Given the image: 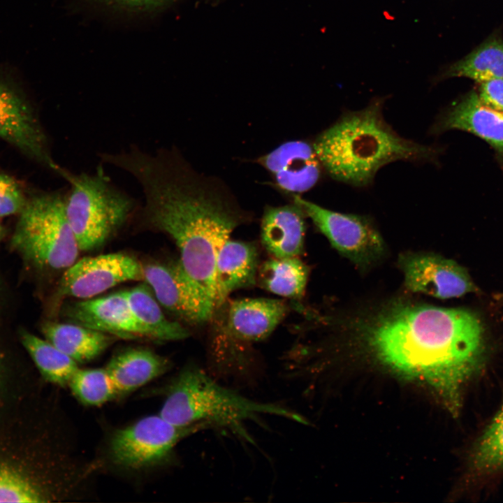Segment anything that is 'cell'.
I'll return each mask as SVG.
<instances>
[{
  "label": "cell",
  "mask_w": 503,
  "mask_h": 503,
  "mask_svg": "<svg viewBox=\"0 0 503 503\" xmlns=\"http://www.w3.org/2000/svg\"><path fill=\"white\" fill-rule=\"evenodd\" d=\"M286 313V304L277 299L245 298L230 304L225 330L233 343L223 378L244 380L251 377L238 353L237 344H246L267 338Z\"/></svg>",
  "instance_id": "cell-11"
},
{
  "label": "cell",
  "mask_w": 503,
  "mask_h": 503,
  "mask_svg": "<svg viewBox=\"0 0 503 503\" xmlns=\"http://www.w3.org/2000/svg\"><path fill=\"white\" fill-rule=\"evenodd\" d=\"M257 279L268 291L296 299L305 292L308 268L298 257L270 258L258 267Z\"/></svg>",
  "instance_id": "cell-22"
},
{
  "label": "cell",
  "mask_w": 503,
  "mask_h": 503,
  "mask_svg": "<svg viewBox=\"0 0 503 503\" xmlns=\"http://www.w3.org/2000/svg\"><path fill=\"white\" fill-rule=\"evenodd\" d=\"M382 363L422 380L457 414L465 384L481 368L484 330L465 309L398 302L382 309L361 328Z\"/></svg>",
  "instance_id": "cell-2"
},
{
  "label": "cell",
  "mask_w": 503,
  "mask_h": 503,
  "mask_svg": "<svg viewBox=\"0 0 503 503\" xmlns=\"http://www.w3.org/2000/svg\"><path fill=\"white\" fill-rule=\"evenodd\" d=\"M18 215L11 245L26 261L61 270L78 260L80 251L66 216L64 195L34 192Z\"/></svg>",
  "instance_id": "cell-5"
},
{
  "label": "cell",
  "mask_w": 503,
  "mask_h": 503,
  "mask_svg": "<svg viewBox=\"0 0 503 503\" xmlns=\"http://www.w3.org/2000/svg\"><path fill=\"white\" fill-rule=\"evenodd\" d=\"M144 282L159 304L181 320L199 324L216 310L214 300L186 271L179 260L143 265Z\"/></svg>",
  "instance_id": "cell-10"
},
{
  "label": "cell",
  "mask_w": 503,
  "mask_h": 503,
  "mask_svg": "<svg viewBox=\"0 0 503 503\" xmlns=\"http://www.w3.org/2000/svg\"><path fill=\"white\" fill-rule=\"evenodd\" d=\"M159 414L179 426L205 424L223 429L252 442L247 425L262 423L266 416L308 424L296 411L276 402L249 398L221 384L196 365L183 369L169 385Z\"/></svg>",
  "instance_id": "cell-4"
},
{
  "label": "cell",
  "mask_w": 503,
  "mask_h": 503,
  "mask_svg": "<svg viewBox=\"0 0 503 503\" xmlns=\"http://www.w3.org/2000/svg\"><path fill=\"white\" fill-rule=\"evenodd\" d=\"M66 181V213L80 251L96 249L124 225L135 202L112 183L101 166L92 173H71Z\"/></svg>",
  "instance_id": "cell-6"
},
{
  "label": "cell",
  "mask_w": 503,
  "mask_h": 503,
  "mask_svg": "<svg viewBox=\"0 0 503 503\" xmlns=\"http://www.w3.org/2000/svg\"><path fill=\"white\" fill-rule=\"evenodd\" d=\"M27 198L18 181L0 168V218L18 214Z\"/></svg>",
  "instance_id": "cell-27"
},
{
  "label": "cell",
  "mask_w": 503,
  "mask_h": 503,
  "mask_svg": "<svg viewBox=\"0 0 503 503\" xmlns=\"http://www.w3.org/2000/svg\"><path fill=\"white\" fill-rule=\"evenodd\" d=\"M263 164L283 189L302 193L318 182L321 163L313 146L293 140L283 143L263 158Z\"/></svg>",
  "instance_id": "cell-16"
},
{
  "label": "cell",
  "mask_w": 503,
  "mask_h": 503,
  "mask_svg": "<svg viewBox=\"0 0 503 503\" xmlns=\"http://www.w3.org/2000/svg\"><path fill=\"white\" fill-rule=\"evenodd\" d=\"M258 269V251L251 242L227 240L215 262V304L219 307L233 291L255 284Z\"/></svg>",
  "instance_id": "cell-17"
},
{
  "label": "cell",
  "mask_w": 503,
  "mask_h": 503,
  "mask_svg": "<svg viewBox=\"0 0 503 503\" xmlns=\"http://www.w3.org/2000/svg\"><path fill=\"white\" fill-rule=\"evenodd\" d=\"M2 232H3V228H2L1 224L0 223V240L1 239Z\"/></svg>",
  "instance_id": "cell-30"
},
{
  "label": "cell",
  "mask_w": 503,
  "mask_h": 503,
  "mask_svg": "<svg viewBox=\"0 0 503 503\" xmlns=\"http://www.w3.org/2000/svg\"><path fill=\"white\" fill-rule=\"evenodd\" d=\"M101 158L139 183L146 224L174 241L184 269L215 303L216 258L240 224L238 212L198 180L173 150L150 154L134 146L118 153H103Z\"/></svg>",
  "instance_id": "cell-1"
},
{
  "label": "cell",
  "mask_w": 503,
  "mask_h": 503,
  "mask_svg": "<svg viewBox=\"0 0 503 503\" xmlns=\"http://www.w3.org/2000/svg\"><path fill=\"white\" fill-rule=\"evenodd\" d=\"M445 77H466L479 82L503 78V41L493 36L488 38L451 66Z\"/></svg>",
  "instance_id": "cell-24"
},
{
  "label": "cell",
  "mask_w": 503,
  "mask_h": 503,
  "mask_svg": "<svg viewBox=\"0 0 503 503\" xmlns=\"http://www.w3.org/2000/svg\"><path fill=\"white\" fill-rule=\"evenodd\" d=\"M168 360L151 350L129 349L114 356L105 367L118 393L136 390L165 373Z\"/></svg>",
  "instance_id": "cell-19"
},
{
  "label": "cell",
  "mask_w": 503,
  "mask_h": 503,
  "mask_svg": "<svg viewBox=\"0 0 503 503\" xmlns=\"http://www.w3.org/2000/svg\"><path fill=\"white\" fill-rule=\"evenodd\" d=\"M68 385L74 395L87 405H101L118 394L105 368H78Z\"/></svg>",
  "instance_id": "cell-25"
},
{
  "label": "cell",
  "mask_w": 503,
  "mask_h": 503,
  "mask_svg": "<svg viewBox=\"0 0 503 503\" xmlns=\"http://www.w3.org/2000/svg\"><path fill=\"white\" fill-rule=\"evenodd\" d=\"M479 96L487 105L503 112V78L479 82Z\"/></svg>",
  "instance_id": "cell-28"
},
{
  "label": "cell",
  "mask_w": 503,
  "mask_h": 503,
  "mask_svg": "<svg viewBox=\"0 0 503 503\" xmlns=\"http://www.w3.org/2000/svg\"><path fill=\"white\" fill-rule=\"evenodd\" d=\"M123 4L133 6H145L154 5L163 0H115Z\"/></svg>",
  "instance_id": "cell-29"
},
{
  "label": "cell",
  "mask_w": 503,
  "mask_h": 503,
  "mask_svg": "<svg viewBox=\"0 0 503 503\" xmlns=\"http://www.w3.org/2000/svg\"><path fill=\"white\" fill-rule=\"evenodd\" d=\"M124 292L132 313L147 330L150 340L177 341L189 337V333L184 326L166 318L146 282Z\"/></svg>",
  "instance_id": "cell-21"
},
{
  "label": "cell",
  "mask_w": 503,
  "mask_h": 503,
  "mask_svg": "<svg viewBox=\"0 0 503 503\" xmlns=\"http://www.w3.org/2000/svg\"><path fill=\"white\" fill-rule=\"evenodd\" d=\"M294 203L331 245L352 263L367 266L384 254V240L368 218L332 211L298 196L294 197Z\"/></svg>",
  "instance_id": "cell-9"
},
{
  "label": "cell",
  "mask_w": 503,
  "mask_h": 503,
  "mask_svg": "<svg viewBox=\"0 0 503 503\" xmlns=\"http://www.w3.org/2000/svg\"><path fill=\"white\" fill-rule=\"evenodd\" d=\"M450 129L469 132L486 141L503 160V112L485 104L471 92L449 108L432 127L435 133Z\"/></svg>",
  "instance_id": "cell-15"
},
{
  "label": "cell",
  "mask_w": 503,
  "mask_h": 503,
  "mask_svg": "<svg viewBox=\"0 0 503 503\" xmlns=\"http://www.w3.org/2000/svg\"><path fill=\"white\" fill-rule=\"evenodd\" d=\"M143 281V264L124 253L87 256L66 269L59 286L61 297L89 299L127 281Z\"/></svg>",
  "instance_id": "cell-12"
},
{
  "label": "cell",
  "mask_w": 503,
  "mask_h": 503,
  "mask_svg": "<svg viewBox=\"0 0 503 503\" xmlns=\"http://www.w3.org/2000/svg\"><path fill=\"white\" fill-rule=\"evenodd\" d=\"M42 332L45 340L77 363L94 359L112 340L110 335L76 323L48 322Z\"/></svg>",
  "instance_id": "cell-20"
},
{
  "label": "cell",
  "mask_w": 503,
  "mask_h": 503,
  "mask_svg": "<svg viewBox=\"0 0 503 503\" xmlns=\"http://www.w3.org/2000/svg\"><path fill=\"white\" fill-rule=\"evenodd\" d=\"M20 340L45 380L59 386L68 385L79 368L77 362L47 340L29 332L22 330Z\"/></svg>",
  "instance_id": "cell-23"
},
{
  "label": "cell",
  "mask_w": 503,
  "mask_h": 503,
  "mask_svg": "<svg viewBox=\"0 0 503 503\" xmlns=\"http://www.w3.org/2000/svg\"><path fill=\"white\" fill-rule=\"evenodd\" d=\"M305 213L293 205L268 207L261 221V240L274 258L298 257L304 249Z\"/></svg>",
  "instance_id": "cell-18"
},
{
  "label": "cell",
  "mask_w": 503,
  "mask_h": 503,
  "mask_svg": "<svg viewBox=\"0 0 503 503\" xmlns=\"http://www.w3.org/2000/svg\"><path fill=\"white\" fill-rule=\"evenodd\" d=\"M382 103L345 113L314 143L321 164L335 180L355 187L372 183L377 172L395 161L432 162L436 147L400 136L385 121Z\"/></svg>",
  "instance_id": "cell-3"
},
{
  "label": "cell",
  "mask_w": 503,
  "mask_h": 503,
  "mask_svg": "<svg viewBox=\"0 0 503 503\" xmlns=\"http://www.w3.org/2000/svg\"><path fill=\"white\" fill-rule=\"evenodd\" d=\"M206 429L210 427L179 426L159 414L148 416L116 431L110 441V453L113 462L122 467L150 466L166 458L183 438Z\"/></svg>",
  "instance_id": "cell-8"
},
{
  "label": "cell",
  "mask_w": 503,
  "mask_h": 503,
  "mask_svg": "<svg viewBox=\"0 0 503 503\" xmlns=\"http://www.w3.org/2000/svg\"><path fill=\"white\" fill-rule=\"evenodd\" d=\"M407 289L441 299L476 291L467 271L458 263L434 254L407 253L398 261Z\"/></svg>",
  "instance_id": "cell-13"
},
{
  "label": "cell",
  "mask_w": 503,
  "mask_h": 503,
  "mask_svg": "<svg viewBox=\"0 0 503 503\" xmlns=\"http://www.w3.org/2000/svg\"><path fill=\"white\" fill-rule=\"evenodd\" d=\"M67 313L75 323L112 336L150 339L132 313L124 291L74 302Z\"/></svg>",
  "instance_id": "cell-14"
},
{
  "label": "cell",
  "mask_w": 503,
  "mask_h": 503,
  "mask_svg": "<svg viewBox=\"0 0 503 503\" xmlns=\"http://www.w3.org/2000/svg\"><path fill=\"white\" fill-rule=\"evenodd\" d=\"M472 464L479 473L503 469V404L477 442Z\"/></svg>",
  "instance_id": "cell-26"
},
{
  "label": "cell",
  "mask_w": 503,
  "mask_h": 503,
  "mask_svg": "<svg viewBox=\"0 0 503 503\" xmlns=\"http://www.w3.org/2000/svg\"><path fill=\"white\" fill-rule=\"evenodd\" d=\"M0 140L64 179L70 173L54 160L32 101L15 79L6 73H0Z\"/></svg>",
  "instance_id": "cell-7"
}]
</instances>
